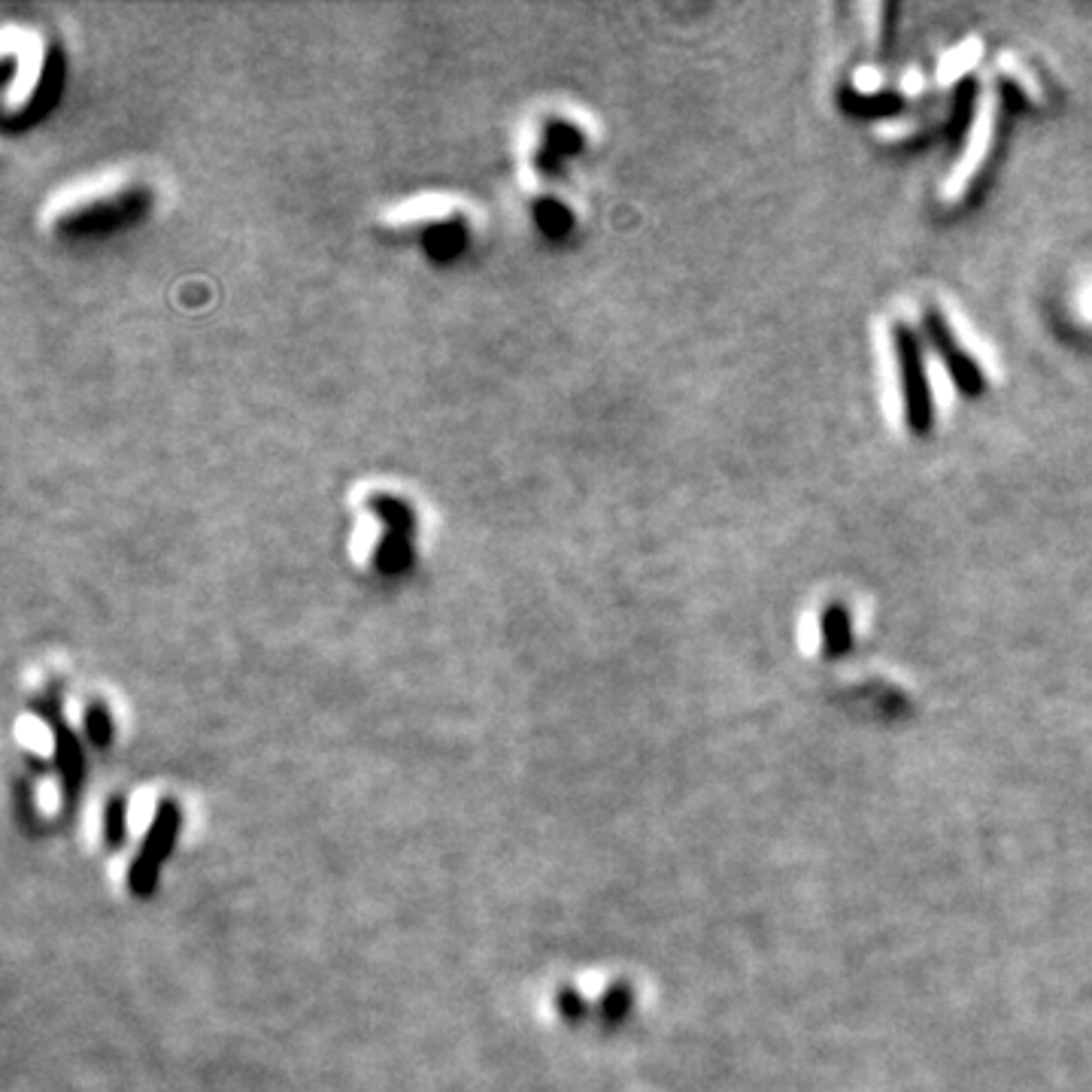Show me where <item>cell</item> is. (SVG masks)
<instances>
[{"instance_id": "1", "label": "cell", "mask_w": 1092, "mask_h": 1092, "mask_svg": "<svg viewBox=\"0 0 1092 1092\" xmlns=\"http://www.w3.org/2000/svg\"><path fill=\"white\" fill-rule=\"evenodd\" d=\"M889 334H893L895 368H898V382H901L905 425L917 437H929L934 428V395L920 334L910 329L908 322H893Z\"/></svg>"}, {"instance_id": "2", "label": "cell", "mask_w": 1092, "mask_h": 1092, "mask_svg": "<svg viewBox=\"0 0 1092 1092\" xmlns=\"http://www.w3.org/2000/svg\"><path fill=\"white\" fill-rule=\"evenodd\" d=\"M922 337L929 341L934 349V356L941 358V365L953 380V389L959 392L965 401H977L987 395L989 377L984 365L962 346L959 334L950 325V319L938 310V307H926L922 310Z\"/></svg>"}, {"instance_id": "3", "label": "cell", "mask_w": 1092, "mask_h": 1092, "mask_svg": "<svg viewBox=\"0 0 1092 1092\" xmlns=\"http://www.w3.org/2000/svg\"><path fill=\"white\" fill-rule=\"evenodd\" d=\"M180 829H183V811L180 804L173 798H164L156 811V819L152 826L146 831L143 843L140 850L134 855L131 869H128V889L140 898H149L156 893L161 877V865L168 862V855L173 853L176 847V838H180Z\"/></svg>"}, {"instance_id": "4", "label": "cell", "mask_w": 1092, "mask_h": 1092, "mask_svg": "<svg viewBox=\"0 0 1092 1092\" xmlns=\"http://www.w3.org/2000/svg\"><path fill=\"white\" fill-rule=\"evenodd\" d=\"M996 92H999V122H996V134H992V149H989L987 161L980 164V171L974 176V183L968 185V204H977V200L987 195L989 185L996 180V173H999L1001 159H1004V152H1008L1013 125L1032 110V97H1028V92L1020 85V80H1013L1008 73H1001L999 77Z\"/></svg>"}, {"instance_id": "5", "label": "cell", "mask_w": 1092, "mask_h": 1092, "mask_svg": "<svg viewBox=\"0 0 1092 1092\" xmlns=\"http://www.w3.org/2000/svg\"><path fill=\"white\" fill-rule=\"evenodd\" d=\"M838 110L853 122H886L908 110V94L898 92V89L865 92V89H855V85H841L838 89Z\"/></svg>"}, {"instance_id": "6", "label": "cell", "mask_w": 1092, "mask_h": 1092, "mask_svg": "<svg viewBox=\"0 0 1092 1092\" xmlns=\"http://www.w3.org/2000/svg\"><path fill=\"white\" fill-rule=\"evenodd\" d=\"M977 104H980V80L974 73H965L956 85H953V97H950V113L944 122V143H947L950 156H959L962 146L968 140V134L977 119Z\"/></svg>"}, {"instance_id": "7", "label": "cell", "mask_w": 1092, "mask_h": 1092, "mask_svg": "<svg viewBox=\"0 0 1092 1092\" xmlns=\"http://www.w3.org/2000/svg\"><path fill=\"white\" fill-rule=\"evenodd\" d=\"M49 728H53L55 768L61 777V798H65V807H70V804H77V795H80L85 756H82L80 737L73 735V728H67L65 720H55V723H49Z\"/></svg>"}, {"instance_id": "8", "label": "cell", "mask_w": 1092, "mask_h": 1092, "mask_svg": "<svg viewBox=\"0 0 1092 1092\" xmlns=\"http://www.w3.org/2000/svg\"><path fill=\"white\" fill-rule=\"evenodd\" d=\"M819 629H823V646L829 650L831 656L843 653L847 646H853V617L843 601H831L819 617Z\"/></svg>"}, {"instance_id": "9", "label": "cell", "mask_w": 1092, "mask_h": 1092, "mask_svg": "<svg viewBox=\"0 0 1092 1092\" xmlns=\"http://www.w3.org/2000/svg\"><path fill=\"white\" fill-rule=\"evenodd\" d=\"M128 841V798L110 795L104 807V843L110 850H119Z\"/></svg>"}, {"instance_id": "10", "label": "cell", "mask_w": 1092, "mask_h": 1092, "mask_svg": "<svg viewBox=\"0 0 1092 1092\" xmlns=\"http://www.w3.org/2000/svg\"><path fill=\"white\" fill-rule=\"evenodd\" d=\"M85 735L94 747H110L113 740V716L104 708V701H92L85 708Z\"/></svg>"}, {"instance_id": "11", "label": "cell", "mask_w": 1092, "mask_h": 1092, "mask_svg": "<svg viewBox=\"0 0 1092 1092\" xmlns=\"http://www.w3.org/2000/svg\"><path fill=\"white\" fill-rule=\"evenodd\" d=\"M629 1008H632V992H629V987H625V984H613L610 989H605L601 1004H598V1013H601L605 1020H610V1023H617V1020H622V1016L629 1013Z\"/></svg>"}, {"instance_id": "12", "label": "cell", "mask_w": 1092, "mask_h": 1092, "mask_svg": "<svg viewBox=\"0 0 1092 1092\" xmlns=\"http://www.w3.org/2000/svg\"><path fill=\"white\" fill-rule=\"evenodd\" d=\"M555 1011L562 1013L567 1023H579L589 1013V1004H586V999L574 987H562L555 989Z\"/></svg>"}]
</instances>
